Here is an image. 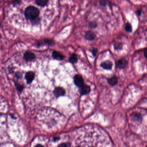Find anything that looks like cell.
Returning a JSON list of instances; mask_svg holds the SVG:
<instances>
[{"label":"cell","mask_w":147,"mask_h":147,"mask_svg":"<svg viewBox=\"0 0 147 147\" xmlns=\"http://www.w3.org/2000/svg\"><path fill=\"white\" fill-rule=\"evenodd\" d=\"M144 56H145L146 58H147V48L144 49Z\"/></svg>","instance_id":"obj_26"},{"label":"cell","mask_w":147,"mask_h":147,"mask_svg":"<svg viewBox=\"0 0 147 147\" xmlns=\"http://www.w3.org/2000/svg\"><path fill=\"white\" fill-rule=\"evenodd\" d=\"M89 26L92 28H94L97 26V24L95 21H92L89 23Z\"/></svg>","instance_id":"obj_19"},{"label":"cell","mask_w":147,"mask_h":147,"mask_svg":"<svg viewBox=\"0 0 147 147\" xmlns=\"http://www.w3.org/2000/svg\"><path fill=\"white\" fill-rule=\"evenodd\" d=\"M14 84H15V86H16V89L17 90V91L21 93L22 90H23L24 86H23L22 85H21V84H20L19 83H18L17 82H14Z\"/></svg>","instance_id":"obj_15"},{"label":"cell","mask_w":147,"mask_h":147,"mask_svg":"<svg viewBox=\"0 0 147 147\" xmlns=\"http://www.w3.org/2000/svg\"><path fill=\"white\" fill-rule=\"evenodd\" d=\"M113 66V64L110 61H106L101 63V67L105 70H111Z\"/></svg>","instance_id":"obj_10"},{"label":"cell","mask_w":147,"mask_h":147,"mask_svg":"<svg viewBox=\"0 0 147 147\" xmlns=\"http://www.w3.org/2000/svg\"><path fill=\"white\" fill-rule=\"evenodd\" d=\"M59 139V138H53V140H54V141H56L57 140H58Z\"/></svg>","instance_id":"obj_29"},{"label":"cell","mask_w":147,"mask_h":147,"mask_svg":"<svg viewBox=\"0 0 147 147\" xmlns=\"http://www.w3.org/2000/svg\"><path fill=\"white\" fill-rule=\"evenodd\" d=\"M53 93L55 97L57 98L60 97L64 96L65 94V90L64 88L61 87H57L54 89Z\"/></svg>","instance_id":"obj_4"},{"label":"cell","mask_w":147,"mask_h":147,"mask_svg":"<svg viewBox=\"0 0 147 147\" xmlns=\"http://www.w3.org/2000/svg\"><path fill=\"white\" fill-rule=\"evenodd\" d=\"M25 77V79L26 80L27 83L28 84H30L34 79L35 75L34 72L32 71H29L26 73Z\"/></svg>","instance_id":"obj_7"},{"label":"cell","mask_w":147,"mask_h":147,"mask_svg":"<svg viewBox=\"0 0 147 147\" xmlns=\"http://www.w3.org/2000/svg\"><path fill=\"white\" fill-rule=\"evenodd\" d=\"M39 13L40 12L37 8L34 6H29L25 9L24 15L27 19L31 21L38 17Z\"/></svg>","instance_id":"obj_1"},{"label":"cell","mask_w":147,"mask_h":147,"mask_svg":"<svg viewBox=\"0 0 147 147\" xmlns=\"http://www.w3.org/2000/svg\"><path fill=\"white\" fill-rule=\"evenodd\" d=\"M114 47L115 50L121 49L123 48V45L120 43H115L114 45Z\"/></svg>","instance_id":"obj_17"},{"label":"cell","mask_w":147,"mask_h":147,"mask_svg":"<svg viewBox=\"0 0 147 147\" xmlns=\"http://www.w3.org/2000/svg\"><path fill=\"white\" fill-rule=\"evenodd\" d=\"M15 77L17 79H21V78L22 77V75L20 72H16L15 74Z\"/></svg>","instance_id":"obj_24"},{"label":"cell","mask_w":147,"mask_h":147,"mask_svg":"<svg viewBox=\"0 0 147 147\" xmlns=\"http://www.w3.org/2000/svg\"><path fill=\"white\" fill-rule=\"evenodd\" d=\"M98 50L97 48H93L92 49V54L94 56H96L97 52H98Z\"/></svg>","instance_id":"obj_25"},{"label":"cell","mask_w":147,"mask_h":147,"mask_svg":"<svg viewBox=\"0 0 147 147\" xmlns=\"http://www.w3.org/2000/svg\"><path fill=\"white\" fill-rule=\"evenodd\" d=\"M85 38L87 40L92 41L95 39L96 35L93 32L89 31L86 32L85 33Z\"/></svg>","instance_id":"obj_11"},{"label":"cell","mask_w":147,"mask_h":147,"mask_svg":"<svg viewBox=\"0 0 147 147\" xmlns=\"http://www.w3.org/2000/svg\"><path fill=\"white\" fill-rule=\"evenodd\" d=\"M125 30L128 33H131L132 31V27L129 23H127L125 27Z\"/></svg>","instance_id":"obj_16"},{"label":"cell","mask_w":147,"mask_h":147,"mask_svg":"<svg viewBox=\"0 0 147 147\" xmlns=\"http://www.w3.org/2000/svg\"><path fill=\"white\" fill-rule=\"evenodd\" d=\"M71 146V144L70 143H61L58 145L59 147H70Z\"/></svg>","instance_id":"obj_23"},{"label":"cell","mask_w":147,"mask_h":147,"mask_svg":"<svg viewBox=\"0 0 147 147\" xmlns=\"http://www.w3.org/2000/svg\"><path fill=\"white\" fill-rule=\"evenodd\" d=\"M137 14H138V15H139V16L141 15V11H140V10H138V11H137Z\"/></svg>","instance_id":"obj_27"},{"label":"cell","mask_w":147,"mask_h":147,"mask_svg":"<svg viewBox=\"0 0 147 147\" xmlns=\"http://www.w3.org/2000/svg\"><path fill=\"white\" fill-rule=\"evenodd\" d=\"M31 22H32V23L33 25L38 24L40 22V19L39 17H37V18H36L35 19H33V20L31 21Z\"/></svg>","instance_id":"obj_22"},{"label":"cell","mask_w":147,"mask_h":147,"mask_svg":"<svg viewBox=\"0 0 147 147\" xmlns=\"http://www.w3.org/2000/svg\"><path fill=\"white\" fill-rule=\"evenodd\" d=\"M48 0H36V3L38 6L44 7L48 4Z\"/></svg>","instance_id":"obj_14"},{"label":"cell","mask_w":147,"mask_h":147,"mask_svg":"<svg viewBox=\"0 0 147 147\" xmlns=\"http://www.w3.org/2000/svg\"><path fill=\"white\" fill-rule=\"evenodd\" d=\"M36 146H42V145L41 144H38L37 145H36Z\"/></svg>","instance_id":"obj_30"},{"label":"cell","mask_w":147,"mask_h":147,"mask_svg":"<svg viewBox=\"0 0 147 147\" xmlns=\"http://www.w3.org/2000/svg\"><path fill=\"white\" fill-rule=\"evenodd\" d=\"M79 88V91L81 95H84L89 93L91 91L90 87L88 85L84 84Z\"/></svg>","instance_id":"obj_6"},{"label":"cell","mask_w":147,"mask_h":147,"mask_svg":"<svg viewBox=\"0 0 147 147\" xmlns=\"http://www.w3.org/2000/svg\"><path fill=\"white\" fill-rule=\"evenodd\" d=\"M128 65V61L124 58L119 60L117 62V67L119 69H124Z\"/></svg>","instance_id":"obj_8"},{"label":"cell","mask_w":147,"mask_h":147,"mask_svg":"<svg viewBox=\"0 0 147 147\" xmlns=\"http://www.w3.org/2000/svg\"><path fill=\"white\" fill-rule=\"evenodd\" d=\"M52 56L54 59L59 61H62L64 58V56L62 53L56 51L52 52Z\"/></svg>","instance_id":"obj_9"},{"label":"cell","mask_w":147,"mask_h":147,"mask_svg":"<svg viewBox=\"0 0 147 147\" xmlns=\"http://www.w3.org/2000/svg\"><path fill=\"white\" fill-rule=\"evenodd\" d=\"M109 2L108 0H101L100 3L101 6H106L108 5Z\"/></svg>","instance_id":"obj_21"},{"label":"cell","mask_w":147,"mask_h":147,"mask_svg":"<svg viewBox=\"0 0 147 147\" xmlns=\"http://www.w3.org/2000/svg\"><path fill=\"white\" fill-rule=\"evenodd\" d=\"M78 61V56L75 53H72L70 58H69V61L70 62L74 64L75 63L77 62Z\"/></svg>","instance_id":"obj_12"},{"label":"cell","mask_w":147,"mask_h":147,"mask_svg":"<svg viewBox=\"0 0 147 147\" xmlns=\"http://www.w3.org/2000/svg\"><path fill=\"white\" fill-rule=\"evenodd\" d=\"M134 118L136 121H140V120H141L142 117L141 115L139 113H135V114L134 115Z\"/></svg>","instance_id":"obj_18"},{"label":"cell","mask_w":147,"mask_h":147,"mask_svg":"<svg viewBox=\"0 0 147 147\" xmlns=\"http://www.w3.org/2000/svg\"><path fill=\"white\" fill-rule=\"evenodd\" d=\"M107 81L109 84L112 85H116L118 82L117 78L116 76H113L112 77L107 79Z\"/></svg>","instance_id":"obj_13"},{"label":"cell","mask_w":147,"mask_h":147,"mask_svg":"<svg viewBox=\"0 0 147 147\" xmlns=\"http://www.w3.org/2000/svg\"><path fill=\"white\" fill-rule=\"evenodd\" d=\"M54 44L55 43L53 40L49 39H45L38 42L36 45L37 47H39V46L45 45L52 46L54 45Z\"/></svg>","instance_id":"obj_3"},{"label":"cell","mask_w":147,"mask_h":147,"mask_svg":"<svg viewBox=\"0 0 147 147\" xmlns=\"http://www.w3.org/2000/svg\"><path fill=\"white\" fill-rule=\"evenodd\" d=\"M146 147H147V145H146Z\"/></svg>","instance_id":"obj_31"},{"label":"cell","mask_w":147,"mask_h":147,"mask_svg":"<svg viewBox=\"0 0 147 147\" xmlns=\"http://www.w3.org/2000/svg\"><path fill=\"white\" fill-rule=\"evenodd\" d=\"M74 83L76 86H77L79 88L82 86L84 83L82 76L80 75H76L74 77Z\"/></svg>","instance_id":"obj_2"},{"label":"cell","mask_w":147,"mask_h":147,"mask_svg":"<svg viewBox=\"0 0 147 147\" xmlns=\"http://www.w3.org/2000/svg\"><path fill=\"white\" fill-rule=\"evenodd\" d=\"M23 58L26 61H32L35 59L36 56L34 53L30 51H26L23 55Z\"/></svg>","instance_id":"obj_5"},{"label":"cell","mask_w":147,"mask_h":147,"mask_svg":"<svg viewBox=\"0 0 147 147\" xmlns=\"http://www.w3.org/2000/svg\"><path fill=\"white\" fill-rule=\"evenodd\" d=\"M10 116H11V117L13 118V119H16V118L15 117V116L14 115L10 114Z\"/></svg>","instance_id":"obj_28"},{"label":"cell","mask_w":147,"mask_h":147,"mask_svg":"<svg viewBox=\"0 0 147 147\" xmlns=\"http://www.w3.org/2000/svg\"><path fill=\"white\" fill-rule=\"evenodd\" d=\"M21 0H14L12 2V4L13 6H16L21 4Z\"/></svg>","instance_id":"obj_20"}]
</instances>
